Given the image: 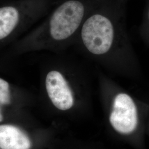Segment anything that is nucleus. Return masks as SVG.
Listing matches in <instances>:
<instances>
[{"mask_svg": "<svg viewBox=\"0 0 149 149\" xmlns=\"http://www.w3.org/2000/svg\"><path fill=\"white\" fill-rule=\"evenodd\" d=\"M84 12V6L80 1L64 2L54 12L47 23L26 38L24 47L48 49L64 45L78 30Z\"/></svg>", "mask_w": 149, "mask_h": 149, "instance_id": "2", "label": "nucleus"}, {"mask_svg": "<svg viewBox=\"0 0 149 149\" xmlns=\"http://www.w3.org/2000/svg\"><path fill=\"white\" fill-rule=\"evenodd\" d=\"M45 76V88L54 106L61 111L71 109L74 104V96L68 80L59 68H52Z\"/></svg>", "mask_w": 149, "mask_h": 149, "instance_id": "4", "label": "nucleus"}, {"mask_svg": "<svg viewBox=\"0 0 149 149\" xmlns=\"http://www.w3.org/2000/svg\"><path fill=\"white\" fill-rule=\"evenodd\" d=\"M11 102V91L7 81L0 78V104L8 105Z\"/></svg>", "mask_w": 149, "mask_h": 149, "instance_id": "7", "label": "nucleus"}, {"mask_svg": "<svg viewBox=\"0 0 149 149\" xmlns=\"http://www.w3.org/2000/svg\"><path fill=\"white\" fill-rule=\"evenodd\" d=\"M146 135L149 136V111L147 116L146 122Z\"/></svg>", "mask_w": 149, "mask_h": 149, "instance_id": "8", "label": "nucleus"}, {"mask_svg": "<svg viewBox=\"0 0 149 149\" xmlns=\"http://www.w3.org/2000/svg\"><path fill=\"white\" fill-rule=\"evenodd\" d=\"M3 117L2 110H1V107H0V122L3 121Z\"/></svg>", "mask_w": 149, "mask_h": 149, "instance_id": "9", "label": "nucleus"}, {"mask_svg": "<svg viewBox=\"0 0 149 149\" xmlns=\"http://www.w3.org/2000/svg\"><path fill=\"white\" fill-rule=\"evenodd\" d=\"M19 12L14 7L0 8V40L8 37L20 25Z\"/></svg>", "mask_w": 149, "mask_h": 149, "instance_id": "6", "label": "nucleus"}, {"mask_svg": "<svg viewBox=\"0 0 149 149\" xmlns=\"http://www.w3.org/2000/svg\"><path fill=\"white\" fill-rule=\"evenodd\" d=\"M82 43L92 54L100 55L106 53L112 46L114 31L111 22L101 15L88 18L82 27Z\"/></svg>", "mask_w": 149, "mask_h": 149, "instance_id": "3", "label": "nucleus"}, {"mask_svg": "<svg viewBox=\"0 0 149 149\" xmlns=\"http://www.w3.org/2000/svg\"><path fill=\"white\" fill-rule=\"evenodd\" d=\"M31 139L21 128L11 124L0 125V149H31Z\"/></svg>", "mask_w": 149, "mask_h": 149, "instance_id": "5", "label": "nucleus"}, {"mask_svg": "<svg viewBox=\"0 0 149 149\" xmlns=\"http://www.w3.org/2000/svg\"><path fill=\"white\" fill-rule=\"evenodd\" d=\"M149 111H141L133 98L124 92L114 96L108 123L118 142L132 149H146V122Z\"/></svg>", "mask_w": 149, "mask_h": 149, "instance_id": "1", "label": "nucleus"}]
</instances>
